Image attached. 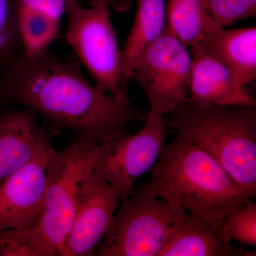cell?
Returning <instances> with one entry per match:
<instances>
[{
	"label": "cell",
	"instance_id": "obj_1",
	"mask_svg": "<svg viewBox=\"0 0 256 256\" xmlns=\"http://www.w3.org/2000/svg\"><path fill=\"white\" fill-rule=\"evenodd\" d=\"M12 105L42 114L52 134L69 130L99 144L124 136L128 124L144 120L149 112L90 84L76 56L62 58L50 52L0 68V107Z\"/></svg>",
	"mask_w": 256,
	"mask_h": 256
},
{
	"label": "cell",
	"instance_id": "obj_2",
	"mask_svg": "<svg viewBox=\"0 0 256 256\" xmlns=\"http://www.w3.org/2000/svg\"><path fill=\"white\" fill-rule=\"evenodd\" d=\"M142 191L218 224L252 200L216 160L180 134L163 146Z\"/></svg>",
	"mask_w": 256,
	"mask_h": 256
},
{
	"label": "cell",
	"instance_id": "obj_3",
	"mask_svg": "<svg viewBox=\"0 0 256 256\" xmlns=\"http://www.w3.org/2000/svg\"><path fill=\"white\" fill-rule=\"evenodd\" d=\"M162 118L216 160L244 194L256 196V106L204 108L188 102Z\"/></svg>",
	"mask_w": 256,
	"mask_h": 256
},
{
	"label": "cell",
	"instance_id": "obj_4",
	"mask_svg": "<svg viewBox=\"0 0 256 256\" xmlns=\"http://www.w3.org/2000/svg\"><path fill=\"white\" fill-rule=\"evenodd\" d=\"M112 2V0H92L89 8H84L78 0H68L66 38L96 86L129 104L120 90L122 54L111 22Z\"/></svg>",
	"mask_w": 256,
	"mask_h": 256
},
{
	"label": "cell",
	"instance_id": "obj_5",
	"mask_svg": "<svg viewBox=\"0 0 256 256\" xmlns=\"http://www.w3.org/2000/svg\"><path fill=\"white\" fill-rule=\"evenodd\" d=\"M98 146L95 141L77 134L63 150H54L48 160L44 201L37 227L58 256L73 222L79 184L92 171Z\"/></svg>",
	"mask_w": 256,
	"mask_h": 256
},
{
	"label": "cell",
	"instance_id": "obj_6",
	"mask_svg": "<svg viewBox=\"0 0 256 256\" xmlns=\"http://www.w3.org/2000/svg\"><path fill=\"white\" fill-rule=\"evenodd\" d=\"M182 212L162 198L136 192L122 202L96 256H158Z\"/></svg>",
	"mask_w": 256,
	"mask_h": 256
},
{
	"label": "cell",
	"instance_id": "obj_7",
	"mask_svg": "<svg viewBox=\"0 0 256 256\" xmlns=\"http://www.w3.org/2000/svg\"><path fill=\"white\" fill-rule=\"evenodd\" d=\"M168 134L162 116L149 111L140 131L99 144L92 173L114 186L124 202L136 193V180L156 164Z\"/></svg>",
	"mask_w": 256,
	"mask_h": 256
},
{
	"label": "cell",
	"instance_id": "obj_8",
	"mask_svg": "<svg viewBox=\"0 0 256 256\" xmlns=\"http://www.w3.org/2000/svg\"><path fill=\"white\" fill-rule=\"evenodd\" d=\"M192 57L188 48L165 26L134 72L151 112L162 116L190 102Z\"/></svg>",
	"mask_w": 256,
	"mask_h": 256
},
{
	"label": "cell",
	"instance_id": "obj_9",
	"mask_svg": "<svg viewBox=\"0 0 256 256\" xmlns=\"http://www.w3.org/2000/svg\"><path fill=\"white\" fill-rule=\"evenodd\" d=\"M120 202V196L114 186L92 171L88 172L79 184L73 222L60 256L94 255Z\"/></svg>",
	"mask_w": 256,
	"mask_h": 256
},
{
	"label": "cell",
	"instance_id": "obj_10",
	"mask_svg": "<svg viewBox=\"0 0 256 256\" xmlns=\"http://www.w3.org/2000/svg\"><path fill=\"white\" fill-rule=\"evenodd\" d=\"M54 150L50 144L0 184V230L30 228L38 224L44 201L47 164Z\"/></svg>",
	"mask_w": 256,
	"mask_h": 256
},
{
	"label": "cell",
	"instance_id": "obj_11",
	"mask_svg": "<svg viewBox=\"0 0 256 256\" xmlns=\"http://www.w3.org/2000/svg\"><path fill=\"white\" fill-rule=\"evenodd\" d=\"M36 116L26 108L0 112V184L52 144Z\"/></svg>",
	"mask_w": 256,
	"mask_h": 256
},
{
	"label": "cell",
	"instance_id": "obj_12",
	"mask_svg": "<svg viewBox=\"0 0 256 256\" xmlns=\"http://www.w3.org/2000/svg\"><path fill=\"white\" fill-rule=\"evenodd\" d=\"M190 102L204 108L256 106L252 92L226 67L198 48H192Z\"/></svg>",
	"mask_w": 256,
	"mask_h": 256
},
{
	"label": "cell",
	"instance_id": "obj_13",
	"mask_svg": "<svg viewBox=\"0 0 256 256\" xmlns=\"http://www.w3.org/2000/svg\"><path fill=\"white\" fill-rule=\"evenodd\" d=\"M220 224L182 212L158 256H239L245 252L224 238Z\"/></svg>",
	"mask_w": 256,
	"mask_h": 256
},
{
	"label": "cell",
	"instance_id": "obj_14",
	"mask_svg": "<svg viewBox=\"0 0 256 256\" xmlns=\"http://www.w3.org/2000/svg\"><path fill=\"white\" fill-rule=\"evenodd\" d=\"M193 48L201 50L223 64L242 87L256 78V26L222 28Z\"/></svg>",
	"mask_w": 256,
	"mask_h": 256
},
{
	"label": "cell",
	"instance_id": "obj_15",
	"mask_svg": "<svg viewBox=\"0 0 256 256\" xmlns=\"http://www.w3.org/2000/svg\"><path fill=\"white\" fill-rule=\"evenodd\" d=\"M137 12L122 54L120 90L126 97L128 86L143 56L162 34L166 26L164 0H136Z\"/></svg>",
	"mask_w": 256,
	"mask_h": 256
},
{
	"label": "cell",
	"instance_id": "obj_16",
	"mask_svg": "<svg viewBox=\"0 0 256 256\" xmlns=\"http://www.w3.org/2000/svg\"><path fill=\"white\" fill-rule=\"evenodd\" d=\"M166 28L190 50L223 28L216 22L202 0H169Z\"/></svg>",
	"mask_w": 256,
	"mask_h": 256
},
{
	"label": "cell",
	"instance_id": "obj_17",
	"mask_svg": "<svg viewBox=\"0 0 256 256\" xmlns=\"http://www.w3.org/2000/svg\"><path fill=\"white\" fill-rule=\"evenodd\" d=\"M18 28L24 58L28 60L43 56L60 32V21L37 10L16 8Z\"/></svg>",
	"mask_w": 256,
	"mask_h": 256
},
{
	"label": "cell",
	"instance_id": "obj_18",
	"mask_svg": "<svg viewBox=\"0 0 256 256\" xmlns=\"http://www.w3.org/2000/svg\"><path fill=\"white\" fill-rule=\"evenodd\" d=\"M58 256V252L47 242L37 225L0 230V256Z\"/></svg>",
	"mask_w": 256,
	"mask_h": 256
},
{
	"label": "cell",
	"instance_id": "obj_19",
	"mask_svg": "<svg viewBox=\"0 0 256 256\" xmlns=\"http://www.w3.org/2000/svg\"><path fill=\"white\" fill-rule=\"evenodd\" d=\"M24 57L15 0H0V68Z\"/></svg>",
	"mask_w": 256,
	"mask_h": 256
},
{
	"label": "cell",
	"instance_id": "obj_20",
	"mask_svg": "<svg viewBox=\"0 0 256 256\" xmlns=\"http://www.w3.org/2000/svg\"><path fill=\"white\" fill-rule=\"evenodd\" d=\"M220 234L230 242L232 240L256 247V205L250 200L244 206L228 216L220 224Z\"/></svg>",
	"mask_w": 256,
	"mask_h": 256
},
{
	"label": "cell",
	"instance_id": "obj_21",
	"mask_svg": "<svg viewBox=\"0 0 256 256\" xmlns=\"http://www.w3.org/2000/svg\"><path fill=\"white\" fill-rule=\"evenodd\" d=\"M208 12L222 28L256 15V0H202Z\"/></svg>",
	"mask_w": 256,
	"mask_h": 256
},
{
	"label": "cell",
	"instance_id": "obj_22",
	"mask_svg": "<svg viewBox=\"0 0 256 256\" xmlns=\"http://www.w3.org/2000/svg\"><path fill=\"white\" fill-rule=\"evenodd\" d=\"M68 0H15L16 8L42 12L60 22Z\"/></svg>",
	"mask_w": 256,
	"mask_h": 256
},
{
	"label": "cell",
	"instance_id": "obj_23",
	"mask_svg": "<svg viewBox=\"0 0 256 256\" xmlns=\"http://www.w3.org/2000/svg\"><path fill=\"white\" fill-rule=\"evenodd\" d=\"M124 1H127V2H129V1H136V0H124Z\"/></svg>",
	"mask_w": 256,
	"mask_h": 256
}]
</instances>
